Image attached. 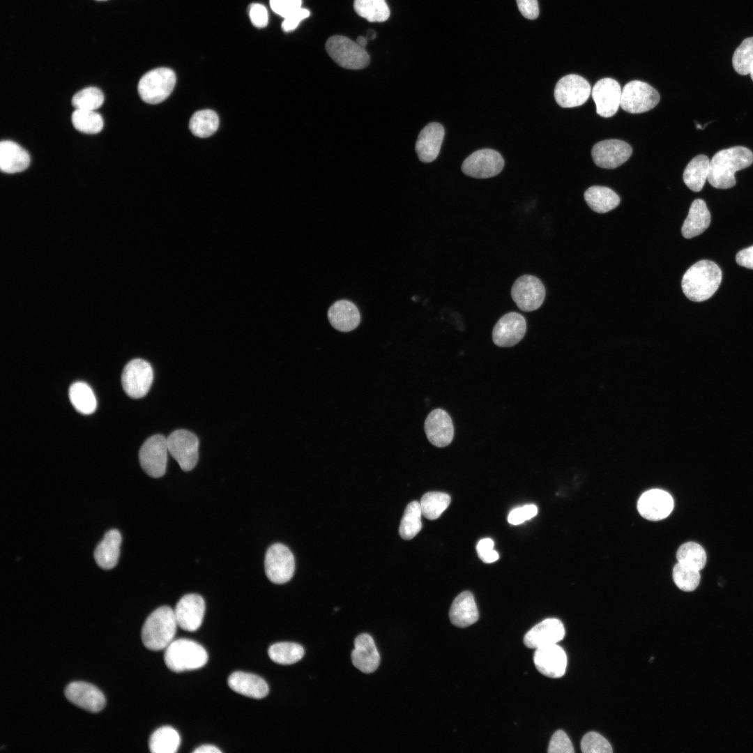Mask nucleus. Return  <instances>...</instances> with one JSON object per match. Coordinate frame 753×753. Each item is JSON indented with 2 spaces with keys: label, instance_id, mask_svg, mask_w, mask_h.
Listing matches in <instances>:
<instances>
[{
  "label": "nucleus",
  "instance_id": "nucleus-1",
  "mask_svg": "<svg viewBox=\"0 0 753 753\" xmlns=\"http://www.w3.org/2000/svg\"><path fill=\"white\" fill-rule=\"evenodd\" d=\"M753 163V153L736 146L717 152L710 161L707 180L715 188L727 189L736 185L734 174Z\"/></svg>",
  "mask_w": 753,
  "mask_h": 753
},
{
  "label": "nucleus",
  "instance_id": "nucleus-2",
  "mask_svg": "<svg viewBox=\"0 0 753 753\" xmlns=\"http://www.w3.org/2000/svg\"><path fill=\"white\" fill-rule=\"evenodd\" d=\"M722 274L713 261L701 260L692 265L683 276L681 286L690 300L701 302L710 298L718 289Z\"/></svg>",
  "mask_w": 753,
  "mask_h": 753
},
{
  "label": "nucleus",
  "instance_id": "nucleus-3",
  "mask_svg": "<svg viewBox=\"0 0 753 753\" xmlns=\"http://www.w3.org/2000/svg\"><path fill=\"white\" fill-rule=\"evenodd\" d=\"M177 622L174 610L168 606L154 610L146 618L142 629V641L151 651L166 648L176 634Z\"/></svg>",
  "mask_w": 753,
  "mask_h": 753
},
{
  "label": "nucleus",
  "instance_id": "nucleus-4",
  "mask_svg": "<svg viewBox=\"0 0 753 753\" xmlns=\"http://www.w3.org/2000/svg\"><path fill=\"white\" fill-rule=\"evenodd\" d=\"M164 660L171 671L182 672L204 667L208 661V654L196 641L178 639L172 641L165 648Z\"/></svg>",
  "mask_w": 753,
  "mask_h": 753
},
{
  "label": "nucleus",
  "instance_id": "nucleus-5",
  "mask_svg": "<svg viewBox=\"0 0 753 753\" xmlns=\"http://www.w3.org/2000/svg\"><path fill=\"white\" fill-rule=\"evenodd\" d=\"M326 50L337 64L346 69H363L370 61L365 48L346 36H331L326 43Z\"/></svg>",
  "mask_w": 753,
  "mask_h": 753
},
{
  "label": "nucleus",
  "instance_id": "nucleus-6",
  "mask_svg": "<svg viewBox=\"0 0 753 753\" xmlns=\"http://www.w3.org/2000/svg\"><path fill=\"white\" fill-rule=\"evenodd\" d=\"M176 84V75L168 68H158L144 74L138 84V92L142 100L149 104L164 101L172 92Z\"/></svg>",
  "mask_w": 753,
  "mask_h": 753
},
{
  "label": "nucleus",
  "instance_id": "nucleus-7",
  "mask_svg": "<svg viewBox=\"0 0 753 753\" xmlns=\"http://www.w3.org/2000/svg\"><path fill=\"white\" fill-rule=\"evenodd\" d=\"M660 99L659 93L650 84L632 80L622 89L621 107L630 114H641L654 108Z\"/></svg>",
  "mask_w": 753,
  "mask_h": 753
},
{
  "label": "nucleus",
  "instance_id": "nucleus-8",
  "mask_svg": "<svg viewBox=\"0 0 753 753\" xmlns=\"http://www.w3.org/2000/svg\"><path fill=\"white\" fill-rule=\"evenodd\" d=\"M153 379L151 365L140 358L126 364L121 375V383L125 393L130 397L139 399L149 392Z\"/></svg>",
  "mask_w": 753,
  "mask_h": 753
},
{
  "label": "nucleus",
  "instance_id": "nucleus-9",
  "mask_svg": "<svg viewBox=\"0 0 753 753\" xmlns=\"http://www.w3.org/2000/svg\"><path fill=\"white\" fill-rule=\"evenodd\" d=\"M167 438L161 434L153 435L142 444L139 460L143 470L152 478H160L166 472L167 454Z\"/></svg>",
  "mask_w": 753,
  "mask_h": 753
},
{
  "label": "nucleus",
  "instance_id": "nucleus-10",
  "mask_svg": "<svg viewBox=\"0 0 753 753\" xmlns=\"http://www.w3.org/2000/svg\"><path fill=\"white\" fill-rule=\"evenodd\" d=\"M264 567L266 577L271 582L277 584L286 583L294 573V556L287 546L275 543L266 553Z\"/></svg>",
  "mask_w": 753,
  "mask_h": 753
},
{
  "label": "nucleus",
  "instance_id": "nucleus-11",
  "mask_svg": "<svg viewBox=\"0 0 753 753\" xmlns=\"http://www.w3.org/2000/svg\"><path fill=\"white\" fill-rule=\"evenodd\" d=\"M168 450L181 469L189 471L196 466L199 453V440L192 432L177 429L167 438Z\"/></svg>",
  "mask_w": 753,
  "mask_h": 753
},
{
  "label": "nucleus",
  "instance_id": "nucleus-12",
  "mask_svg": "<svg viewBox=\"0 0 753 753\" xmlns=\"http://www.w3.org/2000/svg\"><path fill=\"white\" fill-rule=\"evenodd\" d=\"M591 92V85L585 78L578 75L570 74L558 81L554 96L559 106L570 108L585 103Z\"/></svg>",
  "mask_w": 753,
  "mask_h": 753
},
{
  "label": "nucleus",
  "instance_id": "nucleus-13",
  "mask_svg": "<svg viewBox=\"0 0 753 753\" xmlns=\"http://www.w3.org/2000/svg\"><path fill=\"white\" fill-rule=\"evenodd\" d=\"M504 167V160L496 151L490 149L478 150L463 162L462 171L471 177L487 178L499 174Z\"/></svg>",
  "mask_w": 753,
  "mask_h": 753
},
{
  "label": "nucleus",
  "instance_id": "nucleus-14",
  "mask_svg": "<svg viewBox=\"0 0 753 753\" xmlns=\"http://www.w3.org/2000/svg\"><path fill=\"white\" fill-rule=\"evenodd\" d=\"M511 296L522 311L531 312L538 309L545 298V288L535 276L524 275L514 282Z\"/></svg>",
  "mask_w": 753,
  "mask_h": 753
},
{
  "label": "nucleus",
  "instance_id": "nucleus-15",
  "mask_svg": "<svg viewBox=\"0 0 753 753\" xmlns=\"http://www.w3.org/2000/svg\"><path fill=\"white\" fill-rule=\"evenodd\" d=\"M632 153V147L628 143L616 139L599 142L591 149L595 164L606 169L621 166L629 159Z\"/></svg>",
  "mask_w": 753,
  "mask_h": 753
},
{
  "label": "nucleus",
  "instance_id": "nucleus-16",
  "mask_svg": "<svg viewBox=\"0 0 753 753\" xmlns=\"http://www.w3.org/2000/svg\"><path fill=\"white\" fill-rule=\"evenodd\" d=\"M621 91L618 82L612 78L598 80L591 90L597 114L604 118L614 116L621 107Z\"/></svg>",
  "mask_w": 753,
  "mask_h": 753
},
{
  "label": "nucleus",
  "instance_id": "nucleus-17",
  "mask_svg": "<svg viewBox=\"0 0 753 753\" xmlns=\"http://www.w3.org/2000/svg\"><path fill=\"white\" fill-rule=\"evenodd\" d=\"M526 331L524 317L517 312H509L502 316L494 326L492 340L500 347H510L522 340Z\"/></svg>",
  "mask_w": 753,
  "mask_h": 753
},
{
  "label": "nucleus",
  "instance_id": "nucleus-18",
  "mask_svg": "<svg viewBox=\"0 0 753 753\" xmlns=\"http://www.w3.org/2000/svg\"><path fill=\"white\" fill-rule=\"evenodd\" d=\"M174 611L178 626L184 630L194 632L202 623L205 602L198 594H187L178 600Z\"/></svg>",
  "mask_w": 753,
  "mask_h": 753
},
{
  "label": "nucleus",
  "instance_id": "nucleus-19",
  "mask_svg": "<svg viewBox=\"0 0 753 753\" xmlns=\"http://www.w3.org/2000/svg\"><path fill=\"white\" fill-rule=\"evenodd\" d=\"M64 694L70 702L89 712H99L105 706V697L102 692L89 683H70L65 688Z\"/></svg>",
  "mask_w": 753,
  "mask_h": 753
},
{
  "label": "nucleus",
  "instance_id": "nucleus-20",
  "mask_svg": "<svg viewBox=\"0 0 753 753\" xmlns=\"http://www.w3.org/2000/svg\"><path fill=\"white\" fill-rule=\"evenodd\" d=\"M674 508V500L667 492L653 489L645 492L637 502V510L645 519L658 521L668 517Z\"/></svg>",
  "mask_w": 753,
  "mask_h": 753
},
{
  "label": "nucleus",
  "instance_id": "nucleus-21",
  "mask_svg": "<svg viewBox=\"0 0 753 753\" xmlns=\"http://www.w3.org/2000/svg\"><path fill=\"white\" fill-rule=\"evenodd\" d=\"M533 661L537 669L545 676L557 678L565 674L567 655L557 644L536 648Z\"/></svg>",
  "mask_w": 753,
  "mask_h": 753
},
{
  "label": "nucleus",
  "instance_id": "nucleus-22",
  "mask_svg": "<svg viewBox=\"0 0 753 753\" xmlns=\"http://www.w3.org/2000/svg\"><path fill=\"white\" fill-rule=\"evenodd\" d=\"M425 432L432 445L439 448L448 446L454 436V427L450 415L442 409H434L425 419Z\"/></svg>",
  "mask_w": 753,
  "mask_h": 753
},
{
  "label": "nucleus",
  "instance_id": "nucleus-23",
  "mask_svg": "<svg viewBox=\"0 0 753 753\" xmlns=\"http://www.w3.org/2000/svg\"><path fill=\"white\" fill-rule=\"evenodd\" d=\"M565 636L563 623L557 618H547L533 627L524 636V644L528 648H538L556 644Z\"/></svg>",
  "mask_w": 753,
  "mask_h": 753
},
{
  "label": "nucleus",
  "instance_id": "nucleus-24",
  "mask_svg": "<svg viewBox=\"0 0 753 753\" xmlns=\"http://www.w3.org/2000/svg\"><path fill=\"white\" fill-rule=\"evenodd\" d=\"M444 135V128L437 122L429 123L422 129L415 148L421 162H431L437 158Z\"/></svg>",
  "mask_w": 753,
  "mask_h": 753
},
{
  "label": "nucleus",
  "instance_id": "nucleus-25",
  "mask_svg": "<svg viewBox=\"0 0 753 753\" xmlns=\"http://www.w3.org/2000/svg\"><path fill=\"white\" fill-rule=\"evenodd\" d=\"M351 660L353 665L365 674L372 673L378 668L380 655L370 634L363 633L355 639Z\"/></svg>",
  "mask_w": 753,
  "mask_h": 753
},
{
  "label": "nucleus",
  "instance_id": "nucleus-26",
  "mask_svg": "<svg viewBox=\"0 0 753 753\" xmlns=\"http://www.w3.org/2000/svg\"><path fill=\"white\" fill-rule=\"evenodd\" d=\"M228 685L234 692L253 699H262L269 692L266 681L260 676L244 671H234L228 678Z\"/></svg>",
  "mask_w": 753,
  "mask_h": 753
},
{
  "label": "nucleus",
  "instance_id": "nucleus-27",
  "mask_svg": "<svg viewBox=\"0 0 753 753\" xmlns=\"http://www.w3.org/2000/svg\"><path fill=\"white\" fill-rule=\"evenodd\" d=\"M328 317L333 327L341 332L353 330L360 321L356 305L347 300L334 303L328 311Z\"/></svg>",
  "mask_w": 753,
  "mask_h": 753
},
{
  "label": "nucleus",
  "instance_id": "nucleus-28",
  "mask_svg": "<svg viewBox=\"0 0 753 753\" xmlns=\"http://www.w3.org/2000/svg\"><path fill=\"white\" fill-rule=\"evenodd\" d=\"M451 623L459 628H466L476 623L479 617L473 594L463 591L454 600L449 611Z\"/></svg>",
  "mask_w": 753,
  "mask_h": 753
},
{
  "label": "nucleus",
  "instance_id": "nucleus-29",
  "mask_svg": "<svg viewBox=\"0 0 753 753\" xmlns=\"http://www.w3.org/2000/svg\"><path fill=\"white\" fill-rule=\"evenodd\" d=\"M30 162L27 151L17 143L5 140L0 143V169L13 174L25 170Z\"/></svg>",
  "mask_w": 753,
  "mask_h": 753
},
{
  "label": "nucleus",
  "instance_id": "nucleus-30",
  "mask_svg": "<svg viewBox=\"0 0 753 753\" xmlns=\"http://www.w3.org/2000/svg\"><path fill=\"white\" fill-rule=\"evenodd\" d=\"M710 220V214L706 202L701 199H695L692 203L682 226L683 236L686 238L699 236L709 227Z\"/></svg>",
  "mask_w": 753,
  "mask_h": 753
},
{
  "label": "nucleus",
  "instance_id": "nucleus-31",
  "mask_svg": "<svg viewBox=\"0 0 753 753\" xmlns=\"http://www.w3.org/2000/svg\"><path fill=\"white\" fill-rule=\"evenodd\" d=\"M121 542V535L118 530L112 529L105 533L94 552L95 560L100 568L109 570L116 565Z\"/></svg>",
  "mask_w": 753,
  "mask_h": 753
},
{
  "label": "nucleus",
  "instance_id": "nucleus-32",
  "mask_svg": "<svg viewBox=\"0 0 753 753\" xmlns=\"http://www.w3.org/2000/svg\"><path fill=\"white\" fill-rule=\"evenodd\" d=\"M584 199L595 212L604 213L616 208L620 204L619 196L611 189L593 185L586 190Z\"/></svg>",
  "mask_w": 753,
  "mask_h": 753
},
{
  "label": "nucleus",
  "instance_id": "nucleus-33",
  "mask_svg": "<svg viewBox=\"0 0 753 753\" xmlns=\"http://www.w3.org/2000/svg\"><path fill=\"white\" fill-rule=\"evenodd\" d=\"M710 160L705 155H698L692 158L683 172L685 185L694 192L702 190L708 178Z\"/></svg>",
  "mask_w": 753,
  "mask_h": 753
},
{
  "label": "nucleus",
  "instance_id": "nucleus-34",
  "mask_svg": "<svg viewBox=\"0 0 753 753\" xmlns=\"http://www.w3.org/2000/svg\"><path fill=\"white\" fill-rule=\"evenodd\" d=\"M181 743L178 733L172 727L156 729L151 736L149 746L153 753H175Z\"/></svg>",
  "mask_w": 753,
  "mask_h": 753
},
{
  "label": "nucleus",
  "instance_id": "nucleus-35",
  "mask_svg": "<svg viewBox=\"0 0 753 753\" xmlns=\"http://www.w3.org/2000/svg\"><path fill=\"white\" fill-rule=\"evenodd\" d=\"M69 399L75 409L85 415L96 411L97 402L91 387L84 382L77 381L69 388Z\"/></svg>",
  "mask_w": 753,
  "mask_h": 753
},
{
  "label": "nucleus",
  "instance_id": "nucleus-36",
  "mask_svg": "<svg viewBox=\"0 0 753 753\" xmlns=\"http://www.w3.org/2000/svg\"><path fill=\"white\" fill-rule=\"evenodd\" d=\"M219 126L218 114L211 109L199 110L192 116L189 128L192 133L201 138L213 135Z\"/></svg>",
  "mask_w": 753,
  "mask_h": 753
},
{
  "label": "nucleus",
  "instance_id": "nucleus-37",
  "mask_svg": "<svg viewBox=\"0 0 753 753\" xmlns=\"http://www.w3.org/2000/svg\"><path fill=\"white\" fill-rule=\"evenodd\" d=\"M420 502L414 501L406 505L399 528L402 538L411 540L420 532L422 528Z\"/></svg>",
  "mask_w": 753,
  "mask_h": 753
},
{
  "label": "nucleus",
  "instance_id": "nucleus-38",
  "mask_svg": "<svg viewBox=\"0 0 753 753\" xmlns=\"http://www.w3.org/2000/svg\"><path fill=\"white\" fill-rule=\"evenodd\" d=\"M353 8L358 15L371 22H384L390 15L385 0H354Z\"/></svg>",
  "mask_w": 753,
  "mask_h": 753
},
{
  "label": "nucleus",
  "instance_id": "nucleus-39",
  "mask_svg": "<svg viewBox=\"0 0 753 753\" xmlns=\"http://www.w3.org/2000/svg\"><path fill=\"white\" fill-rule=\"evenodd\" d=\"M268 654L275 663L291 664L301 660L304 655V649L296 643L279 642L269 647Z\"/></svg>",
  "mask_w": 753,
  "mask_h": 753
},
{
  "label": "nucleus",
  "instance_id": "nucleus-40",
  "mask_svg": "<svg viewBox=\"0 0 753 753\" xmlns=\"http://www.w3.org/2000/svg\"><path fill=\"white\" fill-rule=\"evenodd\" d=\"M450 496L446 493L430 492L425 494L420 501L422 515L428 519L439 518L450 503Z\"/></svg>",
  "mask_w": 753,
  "mask_h": 753
},
{
  "label": "nucleus",
  "instance_id": "nucleus-41",
  "mask_svg": "<svg viewBox=\"0 0 753 753\" xmlns=\"http://www.w3.org/2000/svg\"><path fill=\"white\" fill-rule=\"evenodd\" d=\"M72 123L76 130L87 134H96L103 128V119L95 110L76 109L72 114Z\"/></svg>",
  "mask_w": 753,
  "mask_h": 753
},
{
  "label": "nucleus",
  "instance_id": "nucleus-42",
  "mask_svg": "<svg viewBox=\"0 0 753 753\" xmlns=\"http://www.w3.org/2000/svg\"><path fill=\"white\" fill-rule=\"evenodd\" d=\"M676 558L678 563L697 570L703 569L706 563L704 549L698 543L688 542L678 549Z\"/></svg>",
  "mask_w": 753,
  "mask_h": 753
},
{
  "label": "nucleus",
  "instance_id": "nucleus-43",
  "mask_svg": "<svg viewBox=\"0 0 753 753\" xmlns=\"http://www.w3.org/2000/svg\"><path fill=\"white\" fill-rule=\"evenodd\" d=\"M732 65L738 74H750L753 65V37L745 39L736 50L732 58Z\"/></svg>",
  "mask_w": 753,
  "mask_h": 753
},
{
  "label": "nucleus",
  "instance_id": "nucleus-44",
  "mask_svg": "<svg viewBox=\"0 0 753 753\" xmlns=\"http://www.w3.org/2000/svg\"><path fill=\"white\" fill-rule=\"evenodd\" d=\"M673 579L680 590L687 592L692 591L699 584V571L678 563L673 569Z\"/></svg>",
  "mask_w": 753,
  "mask_h": 753
},
{
  "label": "nucleus",
  "instance_id": "nucleus-45",
  "mask_svg": "<svg viewBox=\"0 0 753 753\" xmlns=\"http://www.w3.org/2000/svg\"><path fill=\"white\" fill-rule=\"evenodd\" d=\"M104 95L97 87L85 88L74 95L72 104L76 109L95 110L103 103Z\"/></svg>",
  "mask_w": 753,
  "mask_h": 753
},
{
  "label": "nucleus",
  "instance_id": "nucleus-46",
  "mask_svg": "<svg viewBox=\"0 0 753 753\" xmlns=\"http://www.w3.org/2000/svg\"><path fill=\"white\" fill-rule=\"evenodd\" d=\"M581 749L584 753H611L612 747L608 740L596 732H588L583 737Z\"/></svg>",
  "mask_w": 753,
  "mask_h": 753
},
{
  "label": "nucleus",
  "instance_id": "nucleus-47",
  "mask_svg": "<svg viewBox=\"0 0 753 753\" xmlns=\"http://www.w3.org/2000/svg\"><path fill=\"white\" fill-rule=\"evenodd\" d=\"M548 752L549 753H573L572 744L562 730L556 731L549 741Z\"/></svg>",
  "mask_w": 753,
  "mask_h": 753
},
{
  "label": "nucleus",
  "instance_id": "nucleus-48",
  "mask_svg": "<svg viewBox=\"0 0 753 753\" xmlns=\"http://www.w3.org/2000/svg\"><path fill=\"white\" fill-rule=\"evenodd\" d=\"M538 508L533 504L525 505L513 509L508 516V522L513 525H518L528 520L537 515Z\"/></svg>",
  "mask_w": 753,
  "mask_h": 753
},
{
  "label": "nucleus",
  "instance_id": "nucleus-49",
  "mask_svg": "<svg viewBox=\"0 0 753 753\" xmlns=\"http://www.w3.org/2000/svg\"><path fill=\"white\" fill-rule=\"evenodd\" d=\"M494 541L491 538L480 540L476 546L479 558L486 563H493L499 559V554L494 550Z\"/></svg>",
  "mask_w": 753,
  "mask_h": 753
},
{
  "label": "nucleus",
  "instance_id": "nucleus-50",
  "mask_svg": "<svg viewBox=\"0 0 753 753\" xmlns=\"http://www.w3.org/2000/svg\"><path fill=\"white\" fill-rule=\"evenodd\" d=\"M272 10L282 17H286L302 8V0H270Z\"/></svg>",
  "mask_w": 753,
  "mask_h": 753
},
{
  "label": "nucleus",
  "instance_id": "nucleus-51",
  "mask_svg": "<svg viewBox=\"0 0 753 753\" xmlns=\"http://www.w3.org/2000/svg\"><path fill=\"white\" fill-rule=\"evenodd\" d=\"M307 9L301 8L284 18L282 28L284 31H291L295 29L299 23L310 15Z\"/></svg>",
  "mask_w": 753,
  "mask_h": 753
},
{
  "label": "nucleus",
  "instance_id": "nucleus-52",
  "mask_svg": "<svg viewBox=\"0 0 753 753\" xmlns=\"http://www.w3.org/2000/svg\"><path fill=\"white\" fill-rule=\"evenodd\" d=\"M249 15L252 24L255 26L264 27L268 24V12L265 6L261 4H252L250 7Z\"/></svg>",
  "mask_w": 753,
  "mask_h": 753
},
{
  "label": "nucleus",
  "instance_id": "nucleus-53",
  "mask_svg": "<svg viewBox=\"0 0 753 753\" xmlns=\"http://www.w3.org/2000/svg\"><path fill=\"white\" fill-rule=\"evenodd\" d=\"M522 15L527 19L535 20L539 15L537 0H516Z\"/></svg>",
  "mask_w": 753,
  "mask_h": 753
},
{
  "label": "nucleus",
  "instance_id": "nucleus-54",
  "mask_svg": "<svg viewBox=\"0 0 753 753\" xmlns=\"http://www.w3.org/2000/svg\"><path fill=\"white\" fill-rule=\"evenodd\" d=\"M736 260L740 266L753 269V245L739 251Z\"/></svg>",
  "mask_w": 753,
  "mask_h": 753
},
{
  "label": "nucleus",
  "instance_id": "nucleus-55",
  "mask_svg": "<svg viewBox=\"0 0 753 753\" xmlns=\"http://www.w3.org/2000/svg\"><path fill=\"white\" fill-rule=\"evenodd\" d=\"M194 753H220L221 750L212 745H204L199 746L193 751Z\"/></svg>",
  "mask_w": 753,
  "mask_h": 753
},
{
  "label": "nucleus",
  "instance_id": "nucleus-56",
  "mask_svg": "<svg viewBox=\"0 0 753 753\" xmlns=\"http://www.w3.org/2000/svg\"><path fill=\"white\" fill-rule=\"evenodd\" d=\"M356 42L360 46L365 48V46L367 43V38L363 36H359L357 38Z\"/></svg>",
  "mask_w": 753,
  "mask_h": 753
},
{
  "label": "nucleus",
  "instance_id": "nucleus-57",
  "mask_svg": "<svg viewBox=\"0 0 753 753\" xmlns=\"http://www.w3.org/2000/svg\"><path fill=\"white\" fill-rule=\"evenodd\" d=\"M368 33H369L370 36L367 38V39L368 38L374 39L375 38V36H376V33L373 30H369Z\"/></svg>",
  "mask_w": 753,
  "mask_h": 753
},
{
  "label": "nucleus",
  "instance_id": "nucleus-58",
  "mask_svg": "<svg viewBox=\"0 0 753 753\" xmlns=\"http://www.w3.org/2000/svg\"><path fill=\"white\" fill-rule=\"evenodd\" d=\"M750 74L751 78H752V79L753 81V65L752 66V68L750 69Z\"/></svg>",
  "mask_w": 753,
  "mask_h": 753
},
{
  "label": "nucleus",
  "instance_id": "nucleus-59",
  "mask_svg": "<svg viewBox=\"0 0 753 753\" xmlns=\"http://www.w3.org/2000/svg\"><path fill=\"white\" fill-rule=\"evenodd\" d=\"M697 129H703L699 123L696 124Z\"/></svg>",
  "mask_w": 753,
  "mask_h": 753
},
{
  "label": "nucleus",
  "instance_id": "nucleus-60",
  "mask_svg": "<svg viewBox=\"0 0 753 753\" xmlns=\"http://www.w3.org/2000/svg\"><path fill=\"white\" fill-rule=\"evenodd\" d=\"M96 1H107V0H96Z\"/></svg>",
  "mask_w": 753,
  "mask_h": 753
}]
</instances>
